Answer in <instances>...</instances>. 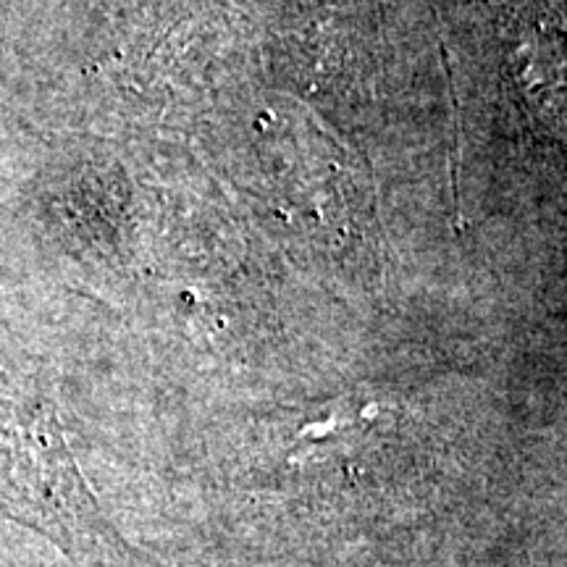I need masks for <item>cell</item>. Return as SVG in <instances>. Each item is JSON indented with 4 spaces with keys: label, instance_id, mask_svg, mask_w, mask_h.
Returning <instances> with one entry per match:
<instances>
[{
    "label": "cell",
    "instance_id": "cell-1",
    "mask_svg": "<svg viewBox=\"0 0 567 567\" xmlns=\"http://www.w3.org/2000/svg\"><path fill=\"white\" fill-rule=\"evenodd\" d=\"M0 515L38 530L76 567L142 557L103 515L45 405L0 408Z\"/></svg>",
    "mask_w": 567,
    "mask_h": 567
},
{
    "label": "cell",
    "instance_id": "cell-2",
    "mask_svg": "<svg viewBox=\"0 0 567 567\" xmlns=\"http://www.w3.org/2000/svg\"><path fill=\"white\" fill-rule=\"evenodd\" d=\"M118 567H153V563H147L145 557L137 559V563H130V565H118Z\"/></svg>",
    "mask_w": 567,
    "mask_h": 567
}]
</instances>
